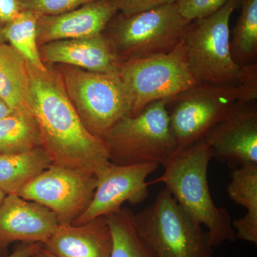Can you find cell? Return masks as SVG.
Instances as JSON below:
<instances>
[{"instance_id":"6da1fadb","label":"cell","mask_w":257,"mask_h":257,"mask_svg":"<svg viewBox=\"0 0 257 257\" xmlns=\"http://www.w3.org/2000/svg\"><path fill=\"white\" fill-rule=\"evenodd\" d=\"M40 70L28 64L32 114L42 147L52 165L96 175L109 163L105 144L84 126L54 65Z\"/></svg>"},{"instance_id":"7a4b0ae2","label":"cell","mask_w":257,"mask_h":257,"mask_svg":"<svg viewBox=\"0 0 257 257\" xmlns=\"http://www.w3.org/2000/svg\"><path fill=\"white\" fill-rule=\"evenodd\" d=\"M212 152L204 139L179 150L165 167V172L155 182L165 184L177 204L198 224L207 228L213 248L236 239L227 209L217 207L211 198L208 168Z\"/></svg>"},{"instance_id":"3957f363","label":"cell","mask_w":257,"mask_h":257,"mask_svg":"<svg viewBox=\"0 0 257 257\" xmlns=\"http://www.w3.org/2000/svg\"><path fill=\"white\" fill-rule=\"evenodd\" d=\"M167 99L152 102L143 111L119 120L102 139L109 162L116 165L165 166L177 153Z\"/></svg>"},{"instance_id":"277c9868","label":"cell","mask_w":257,"mask_h":257,"mask_svg":"<svg viewBox=\"0 0 257 257\" xmlns=\"http://www.w3.org/2000/svg\"><path fill=\"white\" fill-rule=\"evenodd\" d=\"M135 227L154 257H212L207 231L166 189L134 215Z\"/></svg>"},{"instance_id":"5b68a950","label":"cell","mask_w":257,"mask_h":257,"mask_svg":"<svg viewBox=\"0 0 257 257\" xmlns=\"http://www.w3.org/2000/svg\"><path fill=\"white\" fill-rule=\"evenodd\" d=\"M69 99L89 133L102 140L117 121L131 115L130 98L119 74L54 64Z\"/></svg>"},{"instance_id":"8992f818","label":"cell","mask_w":257,"mask_h":257,"mask_svg":"<svg viewBox=\"0 0 257 257\" xmlns=\"http://www.w3.org/2000/svg\"><path fill=\"white\" fill-rule=\"evenodd\" d=\"M240 1L230 0L216 13L189 24L183 42L189 67L198 82L242 84L246 66L235 63L230 51V19Z\"/></svg>"},{"instance_id":"52a82bcc","label":"cell","mask_w":257,"mask_h":257,"mask_svg":"<svg viewBox=\"0 0 257 257\" xmlns=\"http://www.w3.org/2000/svg\"><path fill=\"white\" fill-rule=\"evenodd\" d=\"M190 23L175 4L167 5L132 15L118 13L103 34L121 62L170 52Z\"/></svg>"},{"instance_id":"ba28073f","label":"cell","mask_w":257,"mask_h":257,"mask_svg":"<svg viewBox=\"0 0 257 257\" xmlns=\"http://www.w3.org/2000/svg\"><path fill=\"white\" fill-rule=\"evenodd\" d=\"M118 74L130 98L131 115L199 83L189 67L183 40L170 52L120 62Z\"/></svg>"},{"instance_id":"9c48e42d","label":"cell","mask_w":257,"mask_h":257,"mask_svg":"<svg viewBox=\"0 0 257 257\" xmlns=\"http://www.w3.org/2000/svg\"><path fill=\"white\" fill-rule=\"evenodd\" d=\"M239 101H247L239 85L202 82L167 100L177 152L204 139Z\"/></svg>"},{"instance_id":"30bf717a","label":"cell","mask_w":257,"mask_h":257,"mask_svg":"<svg viewBox=\"0 0 257 257\" xmlns=\"http://www.w3.org/2000/svg\"><path fill=\"white\" fill-rule=\"evenodd\" d=\"M95 175L51 165L18 193L55 213L59 224H73L92 201Z\"/></svg>"},{"instance_id":"8fae6325","label":"cell","mask_w":257,"mask_h":257,"mask_svg":"<svg viewBox=\"0 0 257 257\" xmlns=\"http://www.w3.org/2000/svg\"><path fill=\"white\" fill-rule=\"evenodd\" d=\"M159 167L157 164L116 165L109 162L96 174L92 201L72 224L80 225L99 216L111 215L120 210L126 202L133 205L145 202L149 197L146 179Z\"/></svg>"},{"instance_id":"7c38bea8","label":"cell","mask_w":257,"mask_h":257,"mask_svg":"<svg viewBox=\"0 0 257 257\" xmlns=\"http://www.w3.org/2000/svg\"><path fill=\"white\" fill-rule=\"evenodd\" d=\"M204 139L213 157L221 162L239 167L257 164L256 101L236 102Z\"/></svg>"},{"instance_id":"4fadbf2b","label":"cell","mask_w":257,"mask_h":257,"mask_svg":"<svg viewBox=\"0 0 257 257\" xmlns=\"http://www.w3.org/2000/svg\"><path fill=\"white\" fill-rule=\"evenodd\" d=\"M58 226L57 216L48 208L18 194H8L0 205V257L15 241L45 244Z\"/></svg>"},{"instance_id":"5bb4252c","label":"cell","mask_w":257,"mask_h":257,"mask_svg":"<svg viewBox=\"0 0 257 257\" xmlns=\"http://www.w3.org/2000/svg\"><path fill=\"white\" fill-rule=\"evenodd\" d=\"M118 13L111 0H95L64 14L40 16L37 44L101 35Z\"/></svg>"},{"instance_id":"9a60e30c","label":"cell","mask_w":257,"mask_h":257,"mask_svg":"<svg viewBox=\"0 0 257 257\" xmlns=\"http://www.w3.org/2000/svg\"><path fill=\"white\" fill-rule=\"evenodd\" d=\"M46 64H64L90 72L118 73L120 62L104 35L49 42L40 47Z\"/></svg>"},{"instance_id":"2e32d148","label":"cell","mask_w":257,"mask_h":257,"mask_svg":"<svg viewBox=\"0 0 257 257\" xmlns=\"http://www.w3.org/2000/svg\"><path fill=\"white\" fill-rule=\"evenodd\" d=\"M112 235L106 216L80 225L59 224L44 244L57 257H109Z\"/></svg>"},{"instance_id":"e0dca14e","label":"cell","mask_w":257,"mask_h":257,"mask_svg":"<svg viewBox=\"0 0 257 257\" xmlns=\"http://www.w3.org/2000/svg\"><path fill=\"white\" fill-rule=\"evenodd\" d=\"M0 99L14 113L33 115L28 63L8 43L0 45Z\"/></svg>"},{"instance_id":"ac0fdd59","label":"cell","mask_w":257,"mask_h":257,"mask_svg":"<svg viewBox=\"0 0 257 257\" xmlns=\"http://www.w3.org/2000/svg\"><path fill=\"white\" fill-rule=\"evenodd\" d=\"M228 195L246 210L232 222L236 239L257 245V164L241 166L231 175Z\"/></svg>"},{"instance_id":"d6986e66","label":"cell","mask_w":257,"mask_h":257,"mask_svg":"<svg viewBox=\"0 0 257 257\" xmlns=\"http://www.w3.org/2000/svg\"><path fill=\"white\" fill-rule=\"evenodd\" d=\"M52 165L42 147L21 153L0 155V190L18 194L24 186Z\"/></svg>"},{"instance_id":"ffe728a7","label":"cell","mask_w":257,"mask_h":257,"mask_svg":"<svg viewBox=\"0 0 257 257\" xmlns=\"http://www.w3.org/2000/svg\"><path fill=\"white\" fill-rule=\"evenodd\" d=\"M40 15L29 10H23L16 18L3 25V33L6 42L23 57L27 63L45 70L37 44V22Z\"/></svg>"},{"instance_id":"44dd1931","label":"cell","mask_w":257,"mask_h":257,"mask_svg":"<svg viewBox=\"0 0 257 257\" xmlns=\"http://www.w3.org/2000/svg\"><path fill=\"white\" fill-rule=\"evenodd\" d=\"M241 12L230 37V51L240 67L256 63L257 0H241Z\"/></svg>"},{"instance_id":"7402d4cb","label":"cell","mask_w":257,"mask_h":257,"mask_svg":"<svg viewBox=\"0 0 257 257\" xmlns=\"http://www.w3.org/2000/svg\"><path fill=\"white\" fill-rule=\"evenodd\" d=\"M42 147L33 115L13 113L0 119V155L21 153Z\"/></svg>"},{"instance_id":"603a6c76","label":"cell","mask_w":257,"mask_h":257,"mask_svg":"<svg viewBox=\"0 0 257 257\" xmlns=\"http://www.w3.org/2000/svg\"><path fill=\"white\" fill-rule=\"evenodd\" d=\"M135 213L128 208L106 216L112 235V248L109 257H154L138 234Z\"/></svg>"},{"instance_id":"cb8c5ba5","label":"cell","mask_w":257,"mask_h":257,"mask_svg":"<svg viewBox=\"0 0 257 257\" xmlns=\"http://www.w3.org/2000/svg\"><path fill=\"white\" fill-rule=\"evenodd\" d=\"M23 10L40 16H51L68 13L95 0H18Z\"/></svg>"},{"instance_id":"d4e9b609","label":"cell","mask_w":257,"mask_h":257,"mask_svg":"<svg viewBox=\"0 0 257 257\" xmlns=\"http://www.w3.org/2000/svg\"><path fill=\"white\" fill-rule=\"evenodd\" d=\"M230 0H177L179 13L187 21L206 18L216 13Z\"/></svg>"},{"instance_id":"484cf974","label":"cell","mask_w":257,"mask_h":257,"mask_svg":"<svg viewBox=\"0 0 257 257\" xmlns=\"http://www.w3.org/2000/svg\"><path fill=\"white\" fill-rule=\"evenodd\" d=\"M177 0H111L120 13L132 15L155 9L167 5H173Z\"/></svg>"},{"instance_id":"4316f807","label":"cell","mask_w":257,"mask_h":257,"mask_svg":"<svg viewBox=\"0 0 257 257\" xmlns=\"http://www.w3.org/2000/svg\"><path fill=\"white\" fill-rule=\"evenodd\" d=\"M23 11L18 0H0V23H10Z\"/></svg>"},{"instance_id":"83f0119b","label":"cell","mask_w":257,"mask_h":257,"mask_svg":"<svg viewBox=\"0 0 257 257\" xmlns=\"http://www.w3.org/2000/svg\"><path fill=\"white\" fill-rule=\"evenodd\" d=\"M43 245L40 242H23L6 257H32Z\"/></svg>"},{"instance_id":"f1b7e54d","label":"cell","mask_w":257,"mask_h":257,"mask_svg":"<svg viewBox=\"0 0 257 257\" xmlns=\"http://www.w3.org/2000/svg\"><path fill=\"white\" fill-rule=\"evenodd\" d=\"M13 113L14 112L10 109L9 106L7 105L6 103L0 99V119L4 118L5 116H9V115L13 114Z\"/></svg>"},{"instance_id":"f546056e","label":"cell","mask_w":257,"mask_h":257,"mask_svg":"<svg viewBox=\"0 0 257 257\" xmlns=\"http://www.w3.org/2000/svg\"><path fill=\"white\" fill-rule=\"evenodd\" d=\"M32 257H57L55 256L53 253H51L50 251H49L47 248H45L43 246H42L38 251H37L36 253L34 254V256Z\"/></svg>"},{"instance_id":"4dcf8cb0","label":"cell","mask_w":257,"mask_h":257,"mask_svg":"<svg viewBox=\"0 0 257 257\" xmlns=\"http://www.w3.org/2000/svg\"><path fill=\"white\" fill-rule=\"evenodd\" d=\"M5 43H7V42L6 40H5L4 33H3V25L0 23V45Z\"/></svg>"},{"instance_id":"1f68e13d","label":"cell","mask_w":257,"mask_h":257,"mask_svg":"<svg viewBox=\"0 0 257 257\" xmlns=\"http://www.w3.org/2000/svg\"><path fill=\"white\" fill-rule=\"evenodd\" d=\"M7 194L3 191L0 190V205H1L2 202L4 200L5 197H6Z\"/></svg>"}]
</instances>
